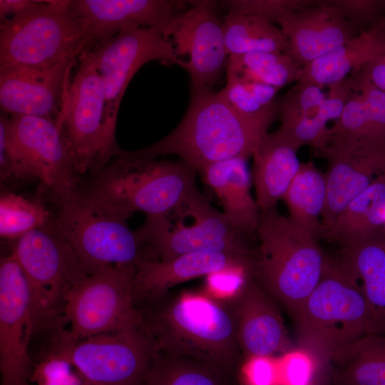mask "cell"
<instances>
[{"instance_id": "cell-1", "label": "cell", "mask_w": 385, "mask_h": 385, "mask_svg": "<svg viewBox=\"0 0 385 385\" xmlns=\"http://www.w3.org/2000/svg\"><path fill=\"white\" fill-rule=\"evenodd\" d=\"M137 308L155 352L205 362L232 374L243 360L230 299L184 291Z\"/></svg>"}, {"instance_id": "cell-2", "label": "cell", "mask_w": 385, "mask_h": 385, "mask_svg": "<svg viewBox=\"0 0 385 385\" xmlns=\"http://www.w3.org/2000/svg\"><path fill=\"white\" fill-rule=\"evenodd\" d=\"M272 124L242 115L220 91H191L188 110L175 129L140 150L121 148L118 155L155 158L175 154L196 173L200 172L216 162L252 155Z\"/></svg>"}, {"instance_id": "cell-3", "label": "cell", "mask_w": 385, "mask_h": 385, "mask_svg": "<svg viewBox=\"0 0 385 385\" xmlns=\"http://www.w3.org/2000/svg\"><path fill=\"white\" fill-rule=\"evenodd\" d=\"M250 270L293 318L319 282L327 260L319 238L276 207L260 212Z\"/></svg>"}, {"instance_id": "cell-4", "label": "cell", "mask_w": 385, "mask_h": 385, "mask_svg": "<svg viewBox=\"0 0 385 385\" xmlns=\"http://www.w3.org/2000/svg\"><path fill=\"white\" fill-rule=\"evenodd\" d=\"M292 319L299 349L309 354L322 369L339 351L369 334L367 303L340 256L327 255L319 282Z\"/></svg>"}, {"instance_id": "cell-5", "label": "cell", "mask_w": 385, "mask_h": 385, "mask_svg": "<svg viewBox=\"0 0 385 385\" xmlns=\"http://www.w3.org/2000/svg\"><path fill=\"white\" fill-rule=\"evenodd\" d=\"M195 173L182 160L118 155L79 188L128 219L135 212L158 216L171 212L188 199L197 188Z\"/></svg>"}, {"instance_id": "cell-6", "label": "cell", "mask_w": 385, "mask_h": 385, "mask_svg": "<svg viewBox=\"0 0 385 385\" xmlns=\"http://www.w3.org/2000/svg\"><path fill=\"white\" fill-rule=\"evenodd\" d=\"M11 253L27 282L32 339L64 327L67 296L88 275L71 247L47 226L16 239Z\"/></svg>"}, {"instance_id": "cell-7", "label": "cell", "mask_w": 385, "mask_h": 385, "mask_svg": "<svg viewBox=\"0 0 385 385\" xmlns=\"http://www.w3.org/2000/svg\"><path fill=\"white\" fill-rule=\"evenodd\" d=\"M53 226L71 247L86 274L111 266H135L146 259L143 240L128 218L108 210L79 188L55 197Z\"/></svg>"}, {"instance_id": "cell-8", "label": "cell", "mask_w": 385, "mask_h": 385, "mask_svg": "<svg viewBox=\"0 0 385 385\" xmlns=\"http://www.w3.org/2000/svg\"><path fill=\"white\" fill-rule=\"evenodd\" d=\"M0 172L2 180H38L55 197L80 186L58 120L1 112Z\"/></svg>"}, {"instance_id": "cell-9", "label": "cell", "mask_w": 385, "mask_h": 385, "mask_svg": "<svg viewBox=\"0 0 385 385\" xmlns=\"http://www.w3.org/2000/svg\"><path fill=\"white\" fill-rule=\"evenodd\" d=\"M86 46L71 0L34 1L26 11L0 21V68H43L76 60Z\"/></svg>"}, {"instance_id": "cell-10", "label": "cell", "mask_w": 385, "mask_h": 385, "mask_svg": "<svg viewBox=\"0 0 385 385\" xmlns=\"http://www.w3.org/2000/svg\"><path fill=\"white\" fill-rule=\"evenodd\" d=\"M45 339L41 351L68 360L91 385H141L155 352L140 323L83 339L62 327Z\"/></svg>"}, {"instance_id": "cell-11", "label": "cell", "mask_w": 385, "mask_h": 385, "mask_svg": "<svg viewBox=\"0 0 385 385\" xmlns=\"http://www.w3.org/2000/svg\"><path fill=\"white\" fill-rule=\"evenodd\" d=\"M192 223L175 209L147 217L137 229L146 260H168L195 252H219L252 257L257 240L235 230L222 212L215 210L197 188L187 201Z\"/></svg>"}, {"instance_id": "cell-12", "label": "cell", "mask_w": 385, "mask_h": 385, "mask_svg": "<svg viewBox=\"0 0 385 385\" xmlns=\"http://www.w3.org/2000/svg\"><path fill=\"white\" fill-rule=\"evenodd\" d=\"M77 61L58 121L81 180L83 175L91 177L108 165L121 148L108 137L106 130V93L98 73L86 51Z\"/></svg>"}, {"instance_id": "cell-13", "label": "cell", "mask_w": 385, "mask_h": 385, "mask_svg": "<svg viewBox=\"0 0 385 385\" xmlns=\"http://www.w3.org/2000/svg\"><path fill=\"white\" fill-rule=\"evenodd\" d=\"M134 274L135 266H111L79 281L66 298L64 317L70 334L83 339L139 324Z\"/></svg>"}, {"instance_id": "cell-14", "label": "cell", "mask_w": 385, "mask_h": 385, "mask_svg": "<svg viewBox=\"0 0 385 385\" xmlns=\"http://www.w3.org/2000/svg\"><path fill=\"white\" fill-rule=\"evenodd\" d=\"M84 51L104 86V123L108 137L114 142L120 104L138 70L151 61H159L165 65H179L180 61L160 27L126 29Z\"/></svg>"}, {"instance_id": "cell-15", "label": "cell", "mask_w": 385, "mask_h": 385, "mask_svg": "<svg viewBox=\"0 0 385 385\" xmlns=\"http://www.w3.org/2000/svg\"><path fill=\"white\" fill-rule=\"evenodd\" d=\"M191 6L163 29L172 43L179 66L188 72L191 91L212 90L226 73V51L219 3L190 1Z\"/></svg>"}, {"instance_id": "cell-16", "label": "cell", "mask_w": 385, "mask_h": 385, "mask_svg": "<svg viewBox=\"0 0 385 385\" xmlns=\"http://www.w3.org/2000/svg\"><path fill=\"white\" fill-rule=\"evenodd\" d=\"M30 301L24 273L11 252L0 260L1 385L29 381L34 361Z\"/></svg>"}, {"instance_id": "cell-17", "label": "cell", "mask_w": 385, "mask_h": 385, "mask_svg": "<svg viewBox=\"0 0 385 385\" xmlns=\"http://www.w3.org/2000/svg\"><path fill=\"white\" fill-rule=\"evenodd\" d=\"M77 59L38 68H0V108L11 115L58 120L63 108L71 67Z\"/></svg>"}, {"instance_id": "cell-18", "label": "cell", "mask_w": 385, "mask_h": 385, "mask_svg": "<svg viewBox=\"0 0 385 385\" xmlns=\"http://www.w3.org/2000/svg\"><path fill=\"white\" fill-rule=\"evenodd\" d=\"M277 25L287 39L286 53L302 68L360 33L332 0H309Z\"/></svg>"}, {"instance_id": "cell-19", "label": "cell", "mask_w": 385, "mask_h": 385, "mask_svg": "<svg viewBox=\"0 0 385 385\" xmlns=\"http://www.w3.org/2000/svg\"><path fill=\"white\" fill-rule=\"evenodd\" d=\"M71 6L84 30L85 51L122 31L164 26L186 10L189 1L71 0Z\"/></svg>"}, {"instance_id": "cell-20", "label": "cell", "mask_w": 385, "mask_h": 385, "mask_svg": "<svg viewBox=\"0 0 385 385\" xmlns=\"http://www.w3.org/2000/svg\"><path fill=\"white\" fill-rule=\"evenodd\" d=\"M230 300L243 359L289 351L291 340L275 302L251 272L240 292Z\"/></svg>"}, {"instance_id": "cell-21", "label": "cell", "mask_w": 385, "mask_h": 385, "mask_svg": "<svg viewBox=\"0 0 385 385\" xmlns=\"http://www.w3.org/2000/svg\"><path fill=\"white\" fill-rule=\"evenodd\" d=\"M251 257L219 252H195L168 260H141L135 265L136 307L160 299L173 287L201 276L233 268L250 269Z\"/></svg>"}, {"instance_id": "cell-22", "label": "cell", "mask_w": 385, "mask_h": 385, "mask_svg": "<svg viewBox=\"0 0 385 385\" xmlns=\"http://www.w3.org/2000/svg\"><path fill=\"white\" fill-rule=\"evenodd\" d=\"M327 145L385 154V91L358 76Z\"/></svg>"}, {"instance_id": "cell-23", "label": "cell", "mask_w": 385, "mask_h": 385, "mask_svg": "<svg viewBox=\"0 0 385 385\" xmlns=\"http://www.w3.org/2000/svg\"><path fill=\"white\" fill-rule=\"evenodd\" d=\"M319 153L328 161L321 238L346 206L371 185L372 174L379 170L385 173V155L333 145H327Z\"/></svg>"}, {"instance_id": "cell-24", "label": "cell", "mask_w": 385, "mask_h": 385, "mask_svg": "<svg viewBox=\"0 0 385 385\" xmlns=\"http://www.w3.org/2000/svg\"><path fill=\"white\" fill-rule=\"evenodd\" d=\"M302 146L279 129L267 133L259 143L252 155L251 176L260 212L282 200L301 166L297 151Z\"/></svg>"}, {"instance_id": "cell-25", "label": "cell", "mask_w": 385, "mask_h": 385, "mask_svg": "<svg viewBox=\"0 0 385 385\" xmlns=\"http://www.w3.org/2000/svg\"><path fill=\"white\" fill-rule=\"evenodd\" d=\"M219 199L222 213L238 232L257 240L260 211L250 188L247 158L237 157L210 164L199 172Z\"/></svg>"}, {"instance_id": "cell-26", "label": "cell", "mask_w": 385, "mask_h": 385, "mask_svg": "<svg viewBox=\"0 0 385 385\" xmlns=\"http://www.w3.org/2000/svg\"><path fill=\"white\" fill-rule=\"evenodd\" d=\"M385 51V21L303 67L295 87L330 86L356 74Z\"/></svg>"}, {"instance_id": "cell-27", "label": "cell", "mask_w": 385, "mask_h": 385, "mask_svg": "<svg viewBox=\"0 0 385 385\" xmlns=\"http://www.w3.org/2000/svg\"><path fill=\"white\" fill-rule=\"evenodd\" d=\"M339 247L367 303L369 334L385 335V239L374 233Z\"/></svg>"}, {"instance_id": "cell-28", "label": "cell", "mask_w": 385, "mask_h": 385, "mask_svg": "<svg viewBox=\"0 0 385 385\" xmlns=\"http://www.w3.org/2000/svg\"><path fill=\"white\" fill-rule=\"evenodd\" d=\"M384 222L385 173L356 197L321 237L342 245L376 233Z\"/></svg>"}, {"instance_id": "cell-29", "label": "cell", "mask_w": 385, "mask_h": 385, "mask_svg": "<svg viewBox=\"0 0 385 385\" xmlns=\"http://www.w3.org/2000/svg\"><path fill=\"white\" fill-rule=\"evenodd\" d=\"M326 198L325 175L310 160L301 164L282 200L289 218L319 239Z\"/></svg>"}, {"instance_id": "cell-30", "label": "cell", "mask_w": 385, "mask_h": 385, "mask_svg": "<svg viewBox=\"0 0 385 385\" xmlns=\"http://www.w3.org/2000/svg\"><path fill=\"white\" fill-rule=\"evenodd\" d=\"M331 363L339 367L338 385H385V335L364 336L339 351Z\"/></svg>"}, {"instance_id": "cell-31", "label": "cell", "mask_w": 385, "mask_h": 385, "mask_svg": "<svg viewBox=\"0 0 385 385\" xmlns=\"http://www.w3.org/2000/svg\"><path fill=\"white\" fill-rule=\"evenodd\" d=\"M222 28L229 56L287 51V39L282 29L261 16L227 12L222 18Z\"/></svg>"}, {"instance_id": "cell-32", "label": "cell", "mask_w": 385, "mask_h": 385, "mask_svg": "<svg viewBox=\"0 0 385 385\" xmlns=\"http://www.w3.org/2000/svg\"><path fill=\"white\" fill-rule=\"evenodd\" d=\"M232 377L205 362L155 351L141 385H231Z\"/></svg>"}, {"instance_id": "cell-33", "label": "cell", "mask_w": 385, "mask_h": 385, "mask_svg": "<svg viewBox=\"0 0 385 385\" xmlns=\"http://www.w3.org/2000/svg\"><path fill=\"white\" fill-rule=\"evenodd\" d=\"M302 70L288 53L268 51L229 56L226 73L280 88L293 82L297 83Z\"/></svg>"}, {"instance_id": "cell-34", "label": "cell", "mask_w": 385, "mask_h": 385, "mask_svg": "<svg viewBox=\"0 0 385 385\" xmlns=\"http://www.w3.org/2000/svg\"><path fill=\"white\" fill-rule=\"evenodd\" d=\"M329 88L328 95L315 115L299 121L287 130H279L302 145H309L319 152L325 148L330 138V128L327 123L341 115L353 91V77L349 76L330 85Z\"/></svg>"}, {"instance_id": "cell-35", "label": "cell", "mask_w": 385, "mask_h": 385, "mask_svg": "<svg viewBox=\"0 0 385 385\" xmlns=\"http://www.w3.org/2000/svg\"><path fill=\"white\" fill-rule=\"evenodd\" d=\"M226 84L220 91L237 113L249 118L274 122L278 116V88L247 77L226 73Z\"/></svg>"}, {"instance_id": "cell-36", "label": "cell", "mask_w": 385, "mask_h": 385, "mask_svg": "<svg viewBox=\"0 0 385 385\" xmlns=\"http://www.w3.org/2000/svg\"><path fill=\"white\" fill-rule=\"evenodd\" d=\"M50 212L40 202L13 192L0 196V235L16 240L29 231L47 227Z\"/></svg>"}, {"instance_id": "cell-37", "label": "cell", "mask_w": 385, "mask_h": 385, "mask_svg": "<svg viewBox=\"0 0 385 385\" xmlns=\"http://www.w3.org/2000/svg\"><path fill=\"white\" fill-rule=\"evenodd\" d=\"M325 98L319 86H294L278 101L279 129L287 130L299 121L315 115Z\"/></svg>"}, {"instance_id": "cell-38", "label": "cell", "mask_w": 385, "mask_h": 385, "mask_svg": "<svg viewBox=\"0 0 385 385\" xmlns=\"http://www.w3.org/2000/svg\"><path fill=\"white\" fill-rule=\"evenodd\" d=\"M29 381L36 385H91L68 360L41 351L34 362Z\"/></svg>"}, {"instance_id": "cell-39", "label": "cell", "mask_w": 385, "mask_h": 385, "mask_svg": "<svg viewBox=\"0 0 385 385\" xmlns=\"http://www.w3.org/2000/svg\"><path fill=\"white\" fill-rule=\"evenodd\" d=\"M309 0H227L219 2L227 12L252 14L276 24L284 16L306 4Z\"/></svg>"}, {"instance_id": "cell-40", "label": "cell", "mask_w": 385, "mask_h": 385, "mask_svg": "<svg viewBox=\"0 0 385 385\" xmlns=\"http://www.w3.org/2000/svg\"><path fill=\"white\" fill-rule=\"evenodd\" d=\"M324 370L309 354L298 349L284 357L280 373L284 385H315Z\"/></svg>"}, {"instance_id": "cell-41", "label": "cell", "mask_w": 385, "mask_h": 385, "mask_svg": "<svg viewBox=\"0 0 385 385\" xmlns=\"http://www.w3.org/2000/svg\"><path fill=\"white\" fill-rule=\"evenodd\" d=\"M250 271L233 268L212 273L207 276L205 292L220 299H230L240 292Z\"/></svg>"}, {"instance_id": "cell-42", "label": "cell", "mask_w": 385, "mask_h": 385, "mask_svg": "<svg viewBox=\"0 0 385 385\" xmlns=\"http://www.w3.org/2000/svg\"><path fill=\"white\" fill-rule=\"evenodd\" d=\"M332 2L359 31L366 30L368 24L373 26L379 22L376 19L385 5V1L377 0H332Z\"/></svg>"}, {"instance_id": "cell-43", "label": "cell", "mask_w": 385, "mask_h": 385, "mask_svg": "<svg viewBox=\"0 0 385 385\" xmlns=\"http://www.w3.org/2000/svg\"><path fill=\"white\" fill-rule=\"evenodd\" d=\"M247 385H276L278 371L270 357H253L246 360L243 368Z\"/></svg>"}, {"instance_id": "cell-44", "label": "cell", "mask_w": 385, "mask_h": 385, "mask_svg": "<svg viewBox=\"0 0 385 385\" xmlns=\"http://www.w3.org/2000/svg\"><path fill=\"white\" fill-rule=\"evenodd\" d=\"M34 3L30 0H0V21L6 19V16H13L26 11Z\"/></svg>"}, {"instance_id": "cell-45", "label": "cell", "mask_w": 385, "mask_h": 385, "mask_svg": "<svg viewBox=\"0 0 385 385\" xmlns=\"http://www.w3.org/2000/svg\"><path fill=\"white\" fill-rule=\"evenodd\" d=\"M315 385H327L325 376L321 378Z\"/></svg>"}, {"instance_id": "cell-46", "label": "cell", "mask_w": 385, "mask_h": 385, "mask_svg": "<svg viewBox=\"0 0 385 385\" xmlns=\"http://www.w3.org/2000/svg\"><path fill=\"white\" fill-rule=\"evenodd\" d=\"M23 385H31V384H29V381H28V382L24 384Z\"/></svg>"}]
</instances>
